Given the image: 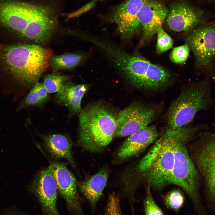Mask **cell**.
I'll list each match as a JSON object with an SVG mask.
<instances>
[{
	"mask_svg": "<svg viewBox=\"0 0 215 215\" xmlns=\"http://www.w3.org/2000/svg\"><path fill=\"white\" fill-rule=\"evenodd\" d=\"M51 51L33 44H18L3 47L0 60L12 78L22 87H31L49 64Z\"/></svg>",
	"mask_w": 215,
	"mask_h": 215,
	"instance_id": "1",
	"label": "cell"
},
{
	"mask_svg": "<svg viewBox=\"0 0 215 215\" xmlns=\"http://www.w3.org/2000/svg\"><path fill=\"white\" fill-rule=\"evenodd\" d=\"M150 188L149 185L147 184L145 188L146 196L144 202L145 215H164L153 200Z\"/></svg>",
	"mask_w": 215,
	"mask_h": 215,
	"instance_id": "25",
	"label": "cell"
},
{
	"mask_svg": "<svg viewBox=\"0 0 215 215\" xmlns=\"http://www.w3.org/2000/svg\"><path fill=\"white\" fill-rule=\"evenodd\" d=\"M69 77L59 73L46 74L43 77L44 86L49 93H57Z\"/></svg>",
	"mask_w": 215,
	"mask_h": 215,
	"instance_id": "22",
	"label": "cell"
},
{
	"mask_svg": "<svg viewBox=\"0 0 215 215\" xmlns=\"http://www.w3.org/2000/svg\"><path fill=\"white\" fill-rule=\"evenodd\" d=\"M211 82L209 78L205 77L182 92L168 110V128L175 130L186 126L198 112L211 107L214 100Z\"/></svg>",
	"mask_w": 215,
	"mask_h": 215,
	"instance_id": "4",
	"label": "cell"
},
{
	"mask_svg": "<svg viewBox=\"0 0 215 215\" xmlns=\"http://www.w3.org/2000/svg\"><path fill=\"white\" fill-rule=\"evenodd\" d=\"M87 88L86 85L76 84L67 81L57 93L55 100L67 107L71 113L79 114L82 110V100Z\"/></svg>",
	"mask_w": 215,
	"mask_h": 215,
	"instance_id": "18",
	"label": "cell"
},
{
	"mask_svg": "<svg viewBox=\"0 0 215 215\" xmlns=\"http://www.w3.org/2000/svg\"><path fill=\"white\" fill-rule=\"evenodd\" d=\"M155 110L139 104H132L121 110L117 117L114 136H129L148 126Z\"/></svg>",
	"mask_w": 215,
	"mask_h": 215,
	"instance_id": "9",
	"label": "cell"
},
{
	"mask_svg": "<svg viewBox=\"0 0 215 215\" xmlns=\"http://www.w3.org/2000/svg\"><path fill=\"white\" fill-rule=\"evenodd\" d=\"M184 200V197L182 192L178 190L174 189L165 196L164 201L168 207L177 211L181 208Z\"/></svg>",
	"mask_w": 215,
	"mask_h": 215,
	"instance_id": "23",
	"label": "cell"
},
{
	"mask_svg": "<svg viewBox=\"0 0 215 215\" xmlns=\"http://www.w3.org/2000/svg\"><path fill=\"white\" fill-rule=\"evenodd\" d=\"M41 136L47 150L53 158L65 159L75 166L72 153V143L70 139L60 134L42 135Z\"/></svg>",
	"mask_w": 215,
	"mask_h": 215,
	"instance_id": "19",
	"label": "cell"
},
{
	"mask_svg": "<svg viewBox=\"0 0 215 215\" xmlns=\"http://www.w3.org/2000/svg\"><path fill=\"white\" fill-rule=\"evenodd\" d=\"M116 66L129 82L139 88L158 89L167 86L171 79L169 72L162 66L125 51L118 56Z\"/></svg>",
	"mask_w": 215,
	"mask_h": 215,
	"instance_id": "6",
	"label": "cell"
},
{
	"mask_svg": "<svg viewBox=\"0 0 215 215\" xmlns=\"http://www.w3.org/2000/svg\"><path fill=\"white\" fill-rule=\"evenodd\" d=\"M215 4V0H212Z\"/></svg>",
	"mask_w": 215,
	"mask_h": 215,
	"instance_id": "28",
	"label": "cell"
},
{
	"mask_svg": "<svg viewBox=\"0 0 215 215\" xmlns=\"http://www.w3.org/2000/svg\"><path fill=\"white\" fill-rule=\"evenodd\" d=\"M212 125V130L208 129L200 134L193 157L208 195L215 201V123Z\"/></svg>",
	"mask_w": 215,
	"mask_h": 215,
	"instance_id": "8",
	"label": "cell"
},
{
	"mask_svg": "<svg viewBox=\"0 0 215 215\" xmlns=\"http://www.w3.org/2000/svg\"><path fill=\"white\" fill-rule=\"evenodd\" d=\"M168 10L162 2L147 0L139 10L138 18L142 31V42L150 40L162 26Z\"/></svg>",
	"mask_w": 215,
	"mask_h": 215,
	"instance_id": "15",
	"label": "cell"
},
{
	"mask_svg": "<svg viewBox=\"0 0 215 215\" xmlns=\"http://www.w3.org/2000/svg\"><path fill=\"white\" fill-rule=\"evenodd\" d=\"M190 50V48L187 44L176 47L170 53V59L175 63H183L188 58Z\"/></svg>",
	"mask_w": 215,
	"mask_h": 215,
	"instance_id": "26",
	"label": "cell"
},
{
	"mask_svg": "<svg viewBox=\"0 0 215 215\" xmlns=\"http://www.w3.org/2000/svg\"><path fill=\"white\" fill-rule=\"evenodd\" d=\"M30 189L37 197L45 215H61L56 205L57 186L50 165L36 175Z\"/></svg>",
	"mask_w": 215,
	"mask_h": 215,
	"instance_id": "12",
	"label": "cell"
},
{
	"mask_svg": "<svg viewBox=\"0 0 215 215\" xmlns=\"http://www.w3.org/2000/svg\"><path fill=\"white\" fill-rule=\"evenodd\" d=\"M56 11L49 5L36 4L33 15L21 36L39 43L50 36L54 24Z\"/></svg>",
	"mask_w": 215,
	"mask_h": 215,
	"instance_id": "11",
	"label": "cell"
},
{
	"mask_svg": "<svg viewBox=\"0 0 215 215\" xmlns=\"http://www.w3.org/2000/svg\"><path fill=\"white\" fill-rule=\"evenodd\" d=\"M195 136L194 130H189L177 142L169 184L175 185L183 188L192 200L198 215H203L207 211L199 195V173L186 146L187 143Z\"/></svg>",
	"mask_w": 215,
	"mask_h": 215,
	"instance_id": "5",
	"label": "cell"
},
{
	"mask_svg": "<svg viewBox=\"0 0 215 215\" xmlns=\"http://www.w3.org/2000/svg\"><path fill=\"white\" fill-rule=\"evenodd\" d=\"M203 10L185 2L175 3L171 6L166 18L169 28L176 32H187L207 22Z\"/></svg>",
	"mask_w": 215,
	"mask_h": 215,
	"instance_id": "10",
	"label": "cell"
},
{
	"mask_svg": "<svg viewBox=\"0 0 215 215\" xmlns=\"http://www.w3.org/2000/svg\"></svg>",
	"mask_w": 215,
	"mask_h": 215,
	"instance_id": "29",
	"label": "cell"
},
{
	"mask_svg": "<svg viewBox=\"0 0 215 215\" xmlns=\"http://www.w3.org/2000/svg\"><path fill=\"white\" fill-rule=\"evenodd\" d=\"M189 32L186 44L194 55L199 72L215 84V22H207Z\"/></svg>",
	"mask_w": 215,
	"mask_h": 215,
	"instance_id": "7",
	"label": "cell"
},
{
	"mask_svg": "<svg viewBox=\"0 0 215 215\" xmlns=\"http://www.w3.org/2000/svg\"><path fill=\"white\" fill-rule=\"evenodd\" d=\"M190 127L168 128L137 165V172L150 187L160 190L169 184L176 145Z\"/></svg>",
	"mask_w": 215,
	"mask_h": 215,
	"instance_id": "2",
	"label": "cell"
},
{
	"mask_svg": "<svg viewBox=\"0 0 215 215\" xmlns=\"http://www.w3.org/2000/svg\"><path fill=\"white\" fill-rule=\"evenodd\" d=\"M49 93L42 83L37 82L19 103L16 110L19 111L27 108L43 105L50 99Z\"/></svg>",
	"mask_w": 215,
	"mask_h": 215,
	"instance_id": "20",
	"label": "cell"
},
{
	"mask_svg": "<svg viewBox=\"0 0 215 215\" xmlns=\"http://www.w3.org/2000/svg\"><path fill=\"white\" fill-rule=\"evenodd\" d=\"M157 39L156 50L158 53H162L168 50L173 46V40L163 30L162 26L157 30Z\"/></svg>",
	"mask_w": 215,
	"mask_h": 215,
	"instance_id": "24",
	"label": "cell"
},
{
	"mask_svg": "<svg viewBox=\"0 0 215 215\" xmlns=\"http://www.w3.org/2000/svg\"><path fill=\"white\" fill-rule=\"evenodd\" d=\"M109 174V170L105 167L77 184L80 191L88 201L93 212L102 196Z\"/></svg>",
	"mask_w": 215,
	"mask_h": 215,
	"instance_id": "17",
	"label": "cell"
},
{
	"mask_svg": "<svg viewBox=\"0 0 215 215\" xmlns=\"http://www.w3.org/2000/svg\"><path fill=\"white\" fill-rule=\"evenodd\" d=\"M147 0H127L116 8L111 16L122 38L129 39L138 32L141 26L139 10Z\"/></svg>",
	"mask_w": 215,
	"mask_h": 215,
	"instance_id": "14",
	"label": "cell"
},
{
	"mask_svg": "<svg viewBox=\"0 0 215 215\" xmlns=\"http://www.w3.org/2000/svg\"><path fill=\"white\" fill-rule=\"evenodd\" d=\"M86 53H68L51 56L49 64L53 72L60 70H70L80 64L87 58Z\"/></svg>",
	"mask_w": 215,
	"mask_h": 215,
	"instance_id": "21",
	"label": "cell"
},
{
	"mask_svg": "<svg viewBox=\"0 0 215 215\" xmlns=\"http://www.w3.org/2000/svg\"><path fill=\"white\" fill-rule=\"evenodd\" d=\"M158 136L156 127L152 125L129 136L117 150L116 158L122 160L138 154L156 141Z\"/></svg>",
	"mask_w": 215,
	"mask_h": 215,
	"instance_id": "16",
	"label": "cell"
},
{
	"mask_svg": "<svg viewBox=\"0 0 215 215\" xmlns=\"http://www.w3.org/2000/svg\"><path fill=\"white\" fill-rule=\"evenodd\" d=\"M99 0H93L92 1H91V2L89 3V4L91 5V6L92 5L93 6V5L94 3L95 2H96V1H99Z\"/></svg>",
	"mask_w": 215,
	"mask_h": 215,
	"instance_id": "27",
	"label": "cell"
},
{
	"mask_svg": "<svg viewBox=\"0 0 215 215\" xmlns=\"http://www.w3.org/2000/svg\"><path fill=\"white\" fill-rule=\"evenodd\" d=\"M117 117L109 108L100 103L82 109L79 113L78 144L90 152L103 150L114 136Z\"/></svg>",
	"mask_w": 215,
	"mask_h": 215,
	"instance_id": "3",
	"label": "cell"
},
{
	"mask_svg": "<svg viewBox=\"0 0 215 215\" xmlns=\"http://www.w3.org/2000/svg\"><path fill=\"white\" fill-rule=\"evenodd\" d=\"M50 166L58 191L69 210L75 215H85L81 207L77 190V184L73 174L64 163H56Z\"/></svg>",
	"mask_w": 215,
	"mask_h": 215,
	"instance_id": "13",
	"label": "cell"
}]
</instances>
